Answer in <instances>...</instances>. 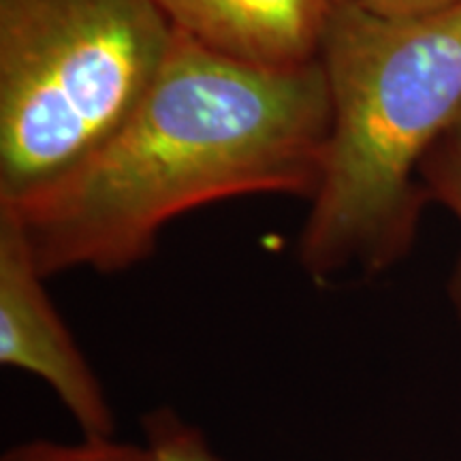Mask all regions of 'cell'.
Masks as SVG:
<instances>
[{"instance_id": "8992f818", "label": "cell", "mask_w": 461, "mask_h": 461, "mask_svg": "<svg viewBox=\"0 0 461 461\" xmlns=\"http://www.w3.org/2000/svg\"><path fill=\"white\" fill-rule=\"evenodd\" d=\"M419 180L428 199L445 205L461 224V115L425 154ZM448 299L461 321V255L448 280Z\"/></svg>"}, {"instance_id": "277c9868", "label": "cell", "mask_w": 461, "mask_h": 461, "mask_svg": "<svg viewBox=\"0 0 461 461\" xmlns=\"http://www.w3.org/2000/svg\"><path fill=\"white\" fill-rule=\"evenodd\" d=\"M43 282L20 222L0 207V363L41 378L82 436H115L105 389Z\"/></svg>"}, {"instance_id": "7a4b0ae2", "label": "cell", "mask_w": 461, "mask_h": 461, "mask_svg": "<svg viewBox=\"0 0 461 461\" xmlns=\"http://www.w3.org/2000/svg\"><path fill=\"white\" fill-rule=\"evenodd\" d=\"M319 60L331 129L297 258L314 282L374 276L411 250L428 201L419 167L461 115V5L425 17L333 5Z\"/></svg>"}, {"instance_id": "30bf717a", "label": "cell", "mask_w": 461, "mask_h": 461, "mask_svg": "<svg viewBox=\"0 0 461 461\" xmlns=\"http://www.w3.org/2000/svg\"><path fill=\"white\" fill-rule=\"evenodd\" d=\"M333 5H342V3H350V0H331Z\"/></svg>"}, {"instance_id": "6da1fadb", "label": "cell", "mask_w": 461, "mask_h": 461, "mask_svg": "<svg viewBox=\"0 0 461 461\" xmlns=\"http://www.w3.org/2000/svg\"><path fill=\"white\" fill-rule=\"evenodd\" d=\"M330 129L321 60L250 67L176 31L165 67L112 137L54 184L0 207L45 278L126 272L190 210L263 193L312 201Z\"/></svg>"}, {"instance_id": "5b68a950", "label": "cell", "mask_w": 461, "mask_h": 461, "mask_svg": "<svg viewBox=\"0 0 461 461\" xmlns=\"http://www.w3.org/2000/svg\"><path fill=\"white\" fill-rule=\"evenodd\" d=\"M177 32L261 68L319 60L331 0H152Z\"/></svg>"}, {"instance_id": "3957f363", "label": "cell", "mask_w": 461, "mask_h": 461, "mask_svg": "<svg viewBox=\"0 0 461 461\" xmlns=\"http://www.w3.org/2000/svg\"><path fill=\"white\" fill-rule=\"evenodd\" d=\"M176 41L152 0H0V203L88 158Z\"/></svg>"}, {"instance_id": "52a82bcc", "label": "cell", "mask_w": 461, "mask_h": 461, "mask_svg": "<svg viewBox=\"0 0 461 461\" xmlns=\"http://www.w3.org/2000/svg\"><path fill=\"white\" fill-rule=\"evenodd\" d=\"M0 461H154V455L146 440L115 436H82L73 442L37 438L9 447Z\"/></svg>"}, {"instance_id": "ba28073f", "label": "cell", "mask_w": 461, "mask_h": 461, "mask_svg": "<svg viewBox=\"0 0 461 461\" xmlns=\"http://www.w3.org/2000/svg\"><path fill=\"white\" fill-rule=\"evenodd\" d=\"M141 431L154 461H222L199 425L171 406H157L143 414Z\"/></svg>"}, {"instance_id": "9c48e42d", "label": "cell", "mask_w": 461, "mask_h": 461, "mask_svg": "<svg viewBox=\"0 0 461 461\" xmlns=\"http://www.w3.org/2000/svg\"><path fill=\"white\" fill-rule=\"evenodd\" d=\"M357 3L384 17H425L459 7L461 0H357Z\"/></svg>"}]
</instances>
